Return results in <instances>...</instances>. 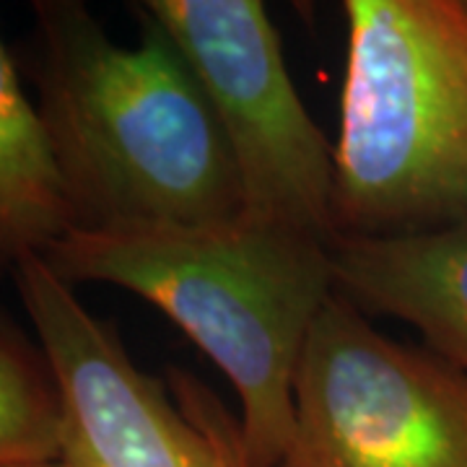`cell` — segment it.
I'll list each match as a JSON object with an SVG mask.
<instances>
[{"label": "cell", "instance_id": "1", "mask_svg": "<svg viewBox=\"0 0 467 467\" xmlns=\"http://www.w3.org/2000/svg\"><path fill=\"white\" fill-rule=\"evenodd\" d=\"M36 109L73 232L216 223L244 211L234 159L198 78L135 5L122 47L78 0H36Z\"/></svg>", "mask_w": 467, "mask_h": 467}, {"label": "cell", "instance_id": "2", "mask_svg": "<svg viewBox=\"0 0 467 467\" xmlns=\"http://www.w3.org/2000/svg\"><path fill=\"white\" fill-rule=\"evenodd\" d=\"M76 284L153 304L234 384L252 467H281L306 337L335 296L330 239L247 213L195 226L70 232L42 254Z\"/></svg>", "mask_w": 467, "mask_h": 467}, {"label": "cell", "instance_id": "3", "mask_svg": "<svg viewBox=\"0 0 467 467\" xmlns=\"http://www.w3.org/2000/svg\"><path fill=\"white\" fill-rule=\"evenodd\" d=\"M335 236L467 229V3L346 0Z\"/></svg>", "mask_w": 467, "mask_h": 467}, {"label": "cell", "instance_id": "4", "mask_svg": "<svg viewBox=\"0 0 467 467\" xmlns=\"http://www.w3.org/2000/svg\"><path fill=\"white\" fill-rule=\"evenodd\" d=\"M281 467H467V374L335 294L301 353Z\"/></svg>", "mask_w": 467, "mask_h": 467}, {"label": "cell", "instance_id": "5", "mask_svg": "<svg viewBox=\"0 0 467 467\" xmlns=\"http://www.w3.org/2000/svg\"><path fill=\"white\" fill-rule=\"evenodd\" d=\"M216 115L252 218L333 239L335 146L304 107L260 0H146Z\"/></svg>", "mask_w": 467, "mask_h": 467}, {"label": "cell", "instance_id": "6", "mask_svg": "<svg viewBox=\"0 0 467 467\" xmlns=\"http://www.w3.org/2000/svg\"><path fill=\"white\" fill-rule=\"evenodd\" d=\"M11 278L60 384L63 465L223 467L167 387L135 367L115 327L42 254L24 257Z\"/></svg>", "mask_w": 467, "mask_h": 467}, {"label": "cell", "instance_id": "7", "mask_svg": "<svg viewBox=\"0 0 467 467\" xmlns=\"http://www.w3.org/2000/svg\"><path fill=\"white\" fill-rule=\"evenodd\" d=\"M335 294L387 315L467 374V229L402 236H333Z\"/></svg>", "mask_w": 467, "mask_h": 467}, {"label": "cell", "instance_id": "8", "mask_svg": "<svg viewBox=\"0 0 467 467\" xmlns=\"http://www.w3.org/2000/svg\"><path fill=\"white\" fill-rule=\"evenodd\" d=\"M73 232V213L42 115L0 42V278Z\"/></svg>", "mask_w": 467, "mask_h": 467}, {"label": "cell", "instance_id": "9", "mask_svg": "<svg viewBox=\"0 0 467 467\" xmlns=\"http://www.w3.org/2000/svg\"><path fill=\"white\" fill-rule=\"evenodd\" d=\"M63 398L47 350L0 306V467L60 462Z\"/></svg>", "mask_w": 467, "mask_h": 467}, {"label": "cell", "instance_id": "10", "mask_svg": "<svg viewBox=\"0 0 467 467\" xmlns=\"http://www.w3.org/2000/svg\"><path fill=\"white\" fill-rule=\"evenodd\" d=\"M171 389H174V400L180 402L184 416L211 439L223 467H252L244 454L239 420L229 413V408L221 402V398L211 387H205L195 374H182L174 379Z\"/></svg>", "mask_w": 467, "mask_h": 467}, {"label": "cell", "instance_id": "11", "mask_svg": "<svg viewBox=\"0 0 467 467\" xmlns=\"http://www.w3.org/2000/svg\"><path fill=\"white\" fill-rule=\"evenodd\" d=\"M16 467H66L63 462H39V465H16Z\"/></svg>", "mask_w": 467, "mask_h": 467}]
</instances>
